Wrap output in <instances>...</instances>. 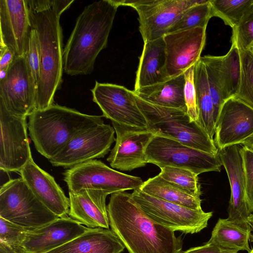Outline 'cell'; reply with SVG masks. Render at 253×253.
Instances as JSON below:
<instances>
[{
  "mask_svg": "<svg viewBox=\"0 0 253 253\" xmlns=\"http://www.w3.org/2000/svg\"><path fill=\"white\" fill-rule=\"evenodd\" d=\"M0 169L19 172L32 157L27 118L10 114L0 102Z\"/></svg>",
  "mask_w": 253,
  "mask_h": 253,
  "instance_id": "14",
  "label": "cell"
},
{
  "mask_svg": "<svg viewBox=\"0 0 253 253\" xmlns=\"http://www.w3.org/2000/svg\"><path fill=\"white\" fill-rule=\"evenodd\" d=\"M0 217L29 231L59 217L35 196L22 177L11 179L0 186Z\"/></svg>",
  "mask_w": 253,
  "mask_h": 253,
  "instance_id": "6",
  "label": "cell"
},
{
  "mask_svg": "<svg viewBox=\"0 0 253 253\" xmlns=\"http://www.w3.org/2000/svg\"><path fill=\"white\" fill-rule=\"evenodd\" d=\"M89 229L69 216L58 217L44 226L29 231L21 246L24 253H44L68 243Z\"/></svg>",
  "mask_w": 253,
  "mask_h": 253,
  "instance_id": "20",
  "label": "cell"
},
{
  "mask_svg": "<svg viewBox=\"0 0 253 253\" xmlns=\"http://www.w3.org/2000/svg\"><path fill=\"white\" fill-rule=\"evenodd\" d=\"M194 66H191L184 73L185 76L184 94L187 114L192 121L199 123L196 93L194 81Z\"/></svg>",
  "mask_w": 253,
  "mask_h": 253,
  "instance_id": "36",
  "label": "cell"
},
{
  "mask_svg": "<svg viewBox=\"0 0 253 253\" xmlns=\"http://www.w3.org/2000/svg\"><path fill=\"white\" fill-rule=\"evenodd\" d=\"M107 211L111 230L129 253H180L182 242L174 231L155 222L130 193L111 194Z\"/></svg>",
  "mask_w": 253,
  "mask_h": 253,
  "instance_id": "2",
  "label": "cell"
},
{
  "mask_svg": "<svg viewBox=\"0 0 253 253\" xmlns=\"http://www.w3.org/2000/svg\"><path fill=\"white\" fill-rule=\"evenodd\" d=\"M63 174L69 192L94 189L103 191L109 195L139 189L143 183L140 177L118 171L96 159L71 167Z\"/></svg>",
  "mask_w": 253,
  "mask_h": 253,
  "instance_id": "9",
  "label": "cell"
},
{
  "mask_svg": "<svg viewBox=\"0 0 253 253\" xmlns=\"http://www.w3.org/2000/svg\"><path fill=\"white\" fill-rule=\"evenodd\" d=\"M243 146L235 144L218 150V156L228 175L231 197L227 219L241 227L252 232L246 197L245 172L242 156Z\"/></svg>",
  "mask_w": 253,
  "mask_h": 253,
  "instance_id": "15",
  "label": "cell"
},
{
  "mask_svg": "<svg viewBox=\"0 0 253 253\" xmlns=\"http://www.w3.org/2000/svg\"><path fill=\"white\" fill-rule=\"evenodd\" d=\"M180 253H238L234 251L223 250L218 247L206 243L203 245L190 248Z\"/></svg>",
  "mask_w": 253,
  "mask_h": 253,
  "instance_id": "40",
  "label": "cell"
},
{
  "mask_svg": "<svg viewBox=\"0 0 253 253\" xmlns=\"http://www.w3.org/2000/svg\"><path fill=\"white\" fill-rule=\"evenodd\" d=\"M204 62L207 74L209 86L213 106L215 124L217 121L220 109L226 100L224 85L221 78L219 56L206 55L201 57Z\"/></svg>",
  "mask_w": 253,
  "mask_h": 253,
  "instance_id": "30",
  "label": "cell"
},
{
  "mask_svg": "<svg viewBox=\"0 0 253 253\" xmlns=\"http://www.w3.org/2000/svg\"><path fill=\"white\" fill-rule=\"evenodd\" d=\"M0 46L26 54L31 30L26 0H0Z\"/></svg>",
  "mask_w": 253,
  "mask_h": 253,
  "instance_id": "19",
  "label": "cell"
},
{
  "mask_svg": "<svg viewBox=\"0 0 253 253\" xmlns=\"http://www.w3.org/2000/svg\"><path fill=\"white\" fill-rule=\"evenodd\" d=\"M211 16L221 18L225 24L235 27L248 9L253 5V0H210Z\"/></svg>",
  "mask_w": 253,
  "mask_h": 253,
  "instance_id": "32",
  "label": "cell"
},
{
  "mask_svg": "<svg viewBox=\"0 0 253 253\" xmlns=\"http://www.w3.org/2000/svg\"><path fill=\"white\" fill-rule=\"evenodd\" d=\"M7 70H0V81L4 80L6 78Z\"/></svg>",
  "mask_w": 253,
  "mask_h": 253,
  "instance_id": "44",
  "label": "cell"
},
{
  "mask_svg": "<svg viewBox=\"0 0 253 253\" xmlns=\"http://www.w3.org/2000/svg\"><path fill=\"white\" fill-rule=\"evenodd\" d=\"M184 85L183 73L164 82L133 91L137 96L151 103L187 111L184 94Z\"/></svg>",
  "mask_w": 253,
  "mask_h": 253,
  "instance_id": "25",
  "label": "cell"
},
{
  "mask_svg": "<svg viewBox=\"0 0 253 253\" xmlns=\"http://www.w3.org/2000/svg\"><path fill=\"white\" fill-rule=\"evenodd\" d=\"M206 28H197L168 34L164 37L168 80L183 74L201 58L206 39Z\"/></svg>",
  "mask_w": 253,
  "mask_h": 253,
  "instance_id": "16",
  "label": "cell"
},
{
  "mask_svg": "<svg viewBox=\"0 0 253 253\" xmlns=\"http://www.w3.org/2000/svg\"><path fill=\"white\" fill-rule=\"evenodd\" d=\"M91 91L93 101L100 108L103 117L120 125L147 128L133 91L122 85L97 82Z\"/></svg>",
  "mask_w": 253,
  "mask_h": 253,
  "instance_id": "13",
  "label": "cell"
},
{
  "mask_svg": "<svg viewBox=\"0 0 253 253\" xmlns=\"http://www.w3.org/2000/svg\"><path fill=\"white\" fill-rule=\"evenodd\" d=\"M102 117L53 103L45 108L36 109L30 115L28 128L36 149L49 160L78 133L104 123Z\"/></svg>",
  "mask_w": 253,
  "mask_h": 253,
  "instance_id": "4",
  "label": "cell"
},
{
  "mask_svg": "<svg viewBox=\"0 0 253 253\" xmlns=\"http://www.w3.org/2000/svg\"><path fill=\"white\" fill-rule=\"evenodd\" d=\"M0 70H7L15 58L14 53L8 48L0 46Z\"/></svg>",
  "mask_w": 253,
  "mask_h": 253,
  "instance_id": "41",
  "label": "cell"
},
{
  "mask_svg": "<svg viewBox=\"0 0 253 253\" xmlns=\"http://www.w3.org/2000/svg\"><path fill=\"white\" fill-rule=\"evenodd\" d=\"M249 49H250L253 52V43L250 47Z\"/></svg>",
  "mask_w": 253,
  "mask_h": 253,
  "instance_id": "46",
  "label": "cell"
},
{
  "mask_svg": "<svg viewBox=\"0 0 253 253\" xmlns=\"http://www.w3.org/2000/svg\"><path fill=\"white\" fill-rule=\"evenodd\" d=\"M166 62L164 37L144 42L133 91L168 80L165 74Z\"/></svg>",
  "mask_w": 253,
  "mask_h": 253,
  "instance_id": "24",
  "label": "cell"
},
{
  "mask_svg": "<svg viewBox=\"0 0 253 253\" xmlns=\"http://www.w3.org/2000/svg\"><path fill=\"white\" fill-rule=\"evenodd\" d=\"M19 173L33 193L51 211L59 217L68 216L69 198L54 177L40 168L32 157Z\"/></svg>",
  "mask_w": 253,
  "mask_h": 253,
  "instance_id": "21",
  "label": "cell"
},
{
  "mask_svg": "<svg viewBox=\"0 0 253 253\" xmlns=\"http://www.w3.org/2000/svg\"><path fill=\"white\" fill-rule=\"evenodd\" d=\"M253 135V108L232 97L223 103L215 124L214 141L218 150L242 144Z\"/></svg>",
  "mask_w": 253,
  "mask_h": 253,
  "instance_id": "17",
  "label": "cell"
},
{
  "mask_svg": "<svg viewBox=\"0 0 253 253\" xmlns=\"http://www.w3.org/2000/svg\"><path fill=\"white\" fill-rule=\"evenodd\" d=\"M231 41L235 42L239 49L242 50L249 49L253 43V5L232 29Z\"/></svg>",
  "mask_w": 253,
  "mask_h": 253,
  "instance_id": "35",
  "label": "cell"
},
{
  "mask_svg": "<svg viewBox=\"0 0 253 253\" xmlns=\"http://www.w3.org/2000/svg\"><path fill=\"white\" fill-rule=\"evenodd\" d=\"M242 153L245 177L247 201L249 211L252 214L253 213V151L246 146H243Z\"/></svg>",
  "mask_w": 253,
  "mask_h": 253,
  "instance_id": "39",
  "label": "cell"
},
{
  "mask_svg": "<svg viewBox=\"0 0 253 253\" xmlns=\"http://www.w3.org/2000/svg\"><path fill=\"white\" fill-rule=\"evenodd\" d=\"M37 89L26 54L15 57L0 81V102L10 114L27 118L36 109Z\"/></svg>",
  "mask_w": 253,
  "mask_h": 253,
  "instance_id": "12",
  "label": "cell"
},
{
  "mask_svg": "<svg viewBox=\"0 0 253 253\" xmlns=\"http://www.w3.org/2000/svg\"><path fill=\"white\" fill-rule=\"evenodd\" d=\"M137 12L139 30L144 42L164 37L188 9L208 0H115Z\"/></svg>",
  "mask_w": 253,
  "mask_h": 253,
  "instance_id": "8",
  "label": "cell"
},
{
  "mask_svg": "<svg viewBox=\"0 0 253 253\" xmlns=\"http://www.w3.org/2000/svg\"><path fill=\"white\" fill-rule=\"evenodd\" d=\"M125 248L111 230L98 227L44 253H121Z\"/></svg>",
  "mask_w": 253,
  "mask_h": 253,
  "instance_id": "23",
  "label": "cell"
},
{
  "mask_svg": "<svg viewBox=\"0 0 253 253\" xmlns=\"http://www.w3.org/2000/svg\"><path fill=\"white\" fill-rule=\"evenodd\" d=\"M252 237H253V234H252Z\"/></svg>",
  "mask_w": 253,
  "mask_h": 253,
  "instance_id": "48",
  "label": "cell"
},
{
  "mask_svg": "<svg viewBox=\"0 0 253 253\" xmlns=\"http://www.w3.org/2000/svg\"><path fill=\"white\" fill-rule=\"evenodd\" d=\"M160 169L159 175L165 180L194 197L200 198L202 191L198 174L179 167L166 166Z\"/></svg>",
  "mask_w": 253,
  "mask_h": 253,
  "instance_id": "31",
  "label": "cell"
},
{
  "mask_svg": "<svg viewBox=\"0 0 253 253\" xmlns=\"http://www.w3.org/2000/svg\"><path fill=\"white\" fill-rule=\"evenodd\" d=\"M118 7L115 0L95 1L85 6L63 50L66 74L77 76L92 72L97 56L107 46Z\"/></svg>",
  "mask_w": 253,
  "mask_h": 253,
  "instance_id": "3",
  "label": "cell"
},
{
  "mask_svg": "<svg viewBox=\"0 0 253 253\" xmlns=\"http://www.w3.org/2000/svg\"><path fill=\"white\" fill-rule=\"evenodd\" d=\"M211 16L210 0L186 10L169 29L167 34L179 32L197 28H206Z\"/></svg>",
  "mask_w": 253,
  "mask_h": 253,
  "instance_id": "33",
  "label": "cell"
},
{
  "mask_svg": "<svg viewBox=\"0 0 253 253\" xmlns=\"http://www.w3.org/2000/svg\"><path fill=\"white\" fill-rule=\"evenodd\" d=\"M249 223L251 226L252 232H253V213L251 214L249 218Z\"/></svg>",
  "mask_w": 253,
  "mask_h": 253,
  "instance_id": "45",
  "label": "cell"
},
{
  "mask_svg": "<svg viewBox=\"0 0 253 253\" xmlns=\"http://www.w3.org/2000/svg\"><path fill=\"white\" fill-rule=\"evenodd\" d=\"M116 133L115 144L107 160L113 169L131 171L144 167L145 150L155 134L148 128L127 126L112 122Z\"/></svg>",
  "mask_w": 253,
  "mask_h": 253,
  "instance_id": "18",
  "label": "cell"
},
{
  "mask_svg": "<svg viewBox=\"0 0 253 253\" xmlns=\"http://www.w3.org/2000/svg\"><path fill=\"white\" fill-rule=\"evenodd\" d=\"M249 253H253V249L251 250V251Z\"/></svg>",
  "mask_w": 253,
  "mask_h": 253,
  "instance_id": "47",
  "label": "cell"
},
{
  "mask_svg": "<svg viewBox=\"0 0 253 253\" xmlns=\"http://www.w3.org/2000/svg\"><path fill=\"white\" fill-rule=\"evenodd\" d=\"M241 145L246 146L253 151V135L247 139Z\"/></svg>",
  "mask_w": 253,
  "mask_h": 253,
  "instance_id": "43",
  "label": "cell"
},
{
  "mask_svg": "<svg viewBox=\"0 0 253 253\" xmlns=\"http://www.w3.org/2000/svg\"><path fill=\"white\" fill-rule=\"evenodd\" d=\"M231 43L229 51L224 56H219L220 71L227 100L236 96L241 78L240 50L235 42L231 41Z\"/></svg>",
  "mask_w": 253,
  "mask_h": 253,
  "instance_id": "29",
  "label": "cell"
},
{
  "mask_svg": "<svg viewBox=\"0 0 253 253\" xmlns=\"http://www.w3.org/2000/svg\"><path fill=\"white\" fill-rule=\"evenodd\" d=\"M145 156L147 163L160 168L166 166L182 168L198 175L206 172H220L222 166L218 154H211L156 135L148 144Z\"/></svg>",
  "mask_w": 253,
  "mask_h": 253,
  "instance_id": "7",
  "label": "cell"
},
{
  "mask_svg": "<svg viewBox=\"0 0 253 253\" xmlns=\"http://www.w3.org/2000/svg\"><path fill=\"white\" fill-rule=\"evenodd\" d=\"M132 198L144 212L155 222L170 230L185 234H194L207 227L212 212L193 210L167 202L136 189Z\"/></svg>",
  "mask_w": 253,
  "mask_h": 253,
  "instance_id": "10",
  "label": "cell"
},
{
  "mask_svg": "<svg viewBox=\"0 0 253 253\" xmlns=\"http://www.w3.org/2000/svg\"><path fill=\"white\" fill-rule=\"evenodd\" d=\"M115 132L113 127L104 123L84 129L49 161L54 167L70 168L85 162L103 158L115 141Z\"/></svg>",
  "mask_w": 253,
  "mask_h": 253,
  "instance_id": "11",
  "label": "cell"
},
{
  "mask_svg": "<svg viewBox=\"0 0 253 253\" xmlns=\"http://www.w3.org/2000/svg\"><path fill=\"white\" fill-rule=\"evenodd\" d=\"M26 228L0 217V240L16 247L21 244L29 231Z\"/></svg>",
  "mask_w": 253,
  "mask_h": 253,
  "instance_id": "37",
  "label": "cell"
},
{
  "mask_svg": "<svg viewBox=\"0 0 253 253\" xmlns=\"http://www.w3.org/2000/svg\"><path fill=\"white\" fill-rule=\"evenodd\" d=\"M194 81L196 93L199 121L209 136L213 139L215 129L213 106L206 67L201 58L194 66Z\"/></svg>",
  "mask_w": 253,
  "mask_h": 253,
  "instance_id": "26",
  "label": "cell"
},
{
  "mask_svg": "<svg viewBox=\"0 0 253 253\" xmlns=\"http://www.w3.org/2000/svg\"><path fill=\"white\" fill-rule=\"evenodd\" d=\"M26 55L31 74L37 87L40 75L41 59L37 34L32 28Z\"/></svg>",
  "mask_w": 253,
  "mask_h": 253,
  "instance_id": "38",
  "label": "cell"
},
{
  "mask_svg": "<svg viewBox=\"0 0 253 253\" xmlns=\"http://www.w3.org/2000/svg\"><path fill=\"white\" fill-rule=\"evenodd\" d=\"M239 50L241 78L239 90L235 97L253 108V52L249 49Z\"/></svg>",
  "mask_w": 253,
  "mask_h": 253,
  "instance_id": "34",
  "label": "cell"
},
{
  "mask_svg": "<svg viewBox=\"0 0 253 253\" xmlns=\"http://www.w3.org/2000/svg\"><path fill=\"white\" fill-rule=\"evenodd\" d=\"M135 96L146 120L148 129L155 135L175 140L211 154H218L213 139L199 123L191 120L186 110L159 106Z\"/></svg>",
  "mask_w": 253,
  "mask_h": 253,
  "instance_id": "5",
  "label": "cell"
},
{
  "mask_svg": "<svg viewBox=\"0 0 253 253\" xmlns=\"http://www.w3.org/2000/svg\"><path fill=\"white\" fill-rule=\"evenodd\" d=\"M248 231L227 219L219 218L207 243L214 245L226 250L246 251L249 253L251 249L249 242L251 235Z\"/></svg>",
  "mask_w": 253,
  "mask_h": 253,
  "instance_id": "27",
  "label": "cell"
},
{
  "mask_svg": "<svg viewBox=\"0 0 253 253\" xmlns=\"http://www.w3.org/2000/svg\"><path fill=\"white\" fill-rule=\"evenodd\" d=\"M74 0H26L32 29L37 34L41 70L36 96V109L53 104L61 86L63 72V35L61 15Z\"/></svg>",
  "mask_w": 253,
  "mask_h": 253,
  "instance_id": "1",
  "label": "cell"
},
{
  "mask_svg": "<svg viewBox=\"0 0 253 253\" xmlns=\"http://www.w3.org/2000/svg\"><path fill=\"white\" fill-rule=\"evenodd\" d=\"M108 195L103 191L94 189L69 192V216L89 228L109 229L106 205Z\"/></svg>",
  "mask_w": 253,
  "mask_h": 253,
  "instance_id": "22",
  "label": "cell"
},
{
  "mask_svg": "<svg viewBox=\"0 0 253 253\" xmlns=\"http://www.w3.org/2000/svg\"><path fill=\"white\" fill-rule=\"evenodd\" d=\"M160 199L193 210H201V199L179 189L163 179L159 174L143 182L139 189Z\"/></svg>",
  "mask_w": 253,
  "mask_h": 253,
  "instance_id": "28",
  "label": "cell"
},
{
  "mask_svg": "<svg viewBox=\"0 0 253 253\" xmlns=\"http://www.w3.org/2000/svg\"><path fill=\"white\" fill-rule=\"evenodd\" d=\"M0 253H24L22 247H16L0 240Z\"/></svg>",
  "mask_w": 253,
  "mask_h": 253,
  "instance_id": "42",
  "label": "cell"
}]
</instances>
